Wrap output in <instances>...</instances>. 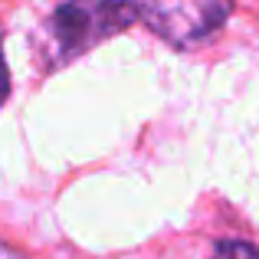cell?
I'll use <instances>...</instances> for the list:
<instances>
[{
	"mask_svg": "<svg viewBox=\"0 0 259 259\" xmlns=\"http://www.w3.org/2000/svg\"><path fill=\"white\" fill-rule=\"evenodd\" d=\"M132 23H138L135 0H63L39 30V66L59 69L89 53L92 46L118 36Z\"/></svg>",
	"mask_w": 259,
	"mask_h": 259,
	"instance_id": "6da1fadb",
	"label": "cell"
},
{
	"mask_svg": "<svg viewBox=\"0 0 259 259\" xmlns=\"http://www.w3.org/2000/svg\"><path fill=\"white\" fill-rule=\"evenodd\" d=\"M135 7L141 23L177 50L207 43L233 13V0H135Z\"/></svg>",
	"mask_w": 259,
	"mask_h": 259,
	"instance_id": "7a4b0ae2",
	"label": "cell"
},
{
	"mask_svg": "<svg viewBox=\"0 0 259 259\" xmlns=\"http://www.w3.org/2000/svg\"><path fill=\"white\" fill-rule=\"evenodd\" d=\"M213 259H259V249L243 240H223V243H217Z\"/></svg>",
	"mask_w": 259,
	"mask_h": 259,
	"instance_id": "3957f363",
	"label": "cell"
},
{
	"mask_svg": "<svg viewBox=\"0 0 259 259\" xmlns=\"http://www.w3.org/2000/svg\"><path fill=\"white\" fill-rule=\"evenodd\" d=\"M7 92H10V76H7V63H4V50H0V105H4Z\"/></svg>",
	"mask_w": 259,
	"mask_h": 259,
	"instance_id": "277c9868",
	"label": "cell"
},
{
	"mask_svg": "<svg viewBox=\"0 0 259 259\" xmlns=\"http://www.w3.org/2000/svg\"><path fill=\"white\" fill-rule=\"evenodd\" d=\"M0 259H30L26 253H20V249H13L10 243H4L0 240Z\"/></svg>",
	"mask_w": 259,
	"mask_h": 259,
	"instance_id": "5b68a950",
	"label": "cell"
}]
</instances>
